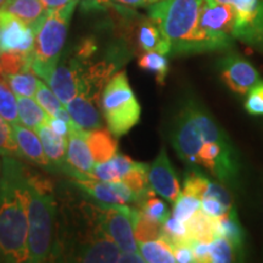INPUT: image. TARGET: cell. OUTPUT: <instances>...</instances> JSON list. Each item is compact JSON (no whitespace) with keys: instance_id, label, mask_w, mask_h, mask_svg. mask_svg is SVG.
<instances>
[{"instance_id":"21","label":"cell","mask_w":263,"mask_h":263,"mask_svg":"<svg viewBox=\"0 0 263 263\" xmlns=\"http://www.w3.org/2000/svg\"><path fill=\"white\" fill-rule=\"evenodd\" d=\"M0 9L31 26L34 33H37L39 26L48 14V10L44 8L41 0H6Z\"/></svg>"},{"instance_id":"35","label":"cell","mask_w":263,"mask_h":263,"mask_svg":"<svg viewBox=\"0 0 263 263\" xmlns=\"http://www.w3.org/2000/svg\"><path fill=\"white\" fill-rule=\"evenodd\" d=\"M239 255L226 238L217 236L210 242V259L212 263H229L238 261Z\"/></svg>"},{"instance_id":"16","label":"cell","mask_w":263,"mask_h":263,"mask_svg":"<svg viewBox=\"0 0 263 263\" xmlns=\"http://www.w3.org/2000/svg\"><path fill=\"white\" fill-rule=\"evenodd\" d=\"M147 180H149L150 188L155 194H159L167 201L173 203L180 195L178 177L164 147L160 150L159 155L156 156L151 166H149Z\"/></svg>"},{"instance_id":"19","label":"cell","mask_w":263,"mask_h":263,"mask_svg":"<svg viewBox=\"0 0 263 263\" xmlns=\"http://www.w3.org/2000/svg\"><path fill=\"white\" fill-rule=\"evenodd\" d=\"M72 120L83 130L101 128V117L95 101L83 94H78L66 104Z\"/></svg>"},{"instance_id":"24","label":"cell","mask_w":263,"mask_h":263,"mask_svg":"<svg viewBox=\"0 0 263 263\" xmlns=\"http://www.w3.org/2000/svg\"><path fill=\"white\" fill-rule=\"evenodd\" d=\"M137 43L144 51H157L163 55L171 54L170 43L164 38L159 26L150 17L141 22L138 28Z\"/></svg>"},{"instance_id":"38","label":"cell","mask_w":263,"mask_h":263,"mask_svg":"<svg viewBox=\"0 0 263 263\" xmlns=\"http://www.w3.org/2000/svg\"><path fill=\"white\" fill-rule=\"evenodd\" d=\"M155 193H151L146 197H144L141 201L138 203L139 206V210L143 213H145L146 216H149L150 218L155 219V221L163 223L166 222V219L171 216L170 210L167 207L166 202L162 201L161 199H157V197L154 196Z\"/></svg>"},{"instance_id":"12","label":"cell","mask_w":263,"mask_h":263,"mask_svg":"<svg viewBox=\"0 0 263 263\" xmlns=\"http://www.w3.org/2000/svg\"><path fill=\"white\" fill-rule=\"evenodd\" d=\"M35 33L31 26L0 9V52L20 51L31 54Z\"/></svg>"},{"instance_id":"28","label":"cell","mask_w":263,"mask_h":263,"mask_svg":"<svg viewBox=\"0 0 263 263\" xmlns=\"http://www.w3.org/2000/svg\"><path fill=\"white\" fill-rule=\"evenodd\" d=\"M138 251L147 263H173V249L163 239L149 240V241L138 242Z\"/></svg>"},{"instance_id":"25","label":"cell","mask_w":263,"mask_h":263,"mask_svg":"<svg viewBox=\"0 0 263 263\" xmlns=\"http://www.w3.org/2000/svg\"><path fill=\"white\" fill-rule=\"evenodd\" d=\"M134 162L136 161L132 160L129 156L116 154L108 161L94 164L91 177L94 179L105 180V182H121L122 177L130 170Z\"/></svg>"},{"instance_id":"13","label":"cell","mask_w":263,"mask_h":263,"mask_svg":"<svg viewBox=\"0 0 263 263\" xmlns=\"http://www.w3.org/2000/svg\"><path fill=\"white\" fill-rule=\"evenodd\" d=\"M222 81L233 93L246 95L259 82V74L248 60L229 54L218 62Z\"/></svg>"},{"instance_id":"1","label":"cell","mask_w":263,"mask_h":263,"mask_svg":"<svg viewBox=\"0 0 263 263\" xmlns=\"http://www.w3.org/2000/svg\"><path fill=\"white\" fill-rule=\"evenodd\" d=\"M28 170L17 157L3 156L0 177V257L28 259Z\"/></svg>"},{"instance_id":"18","label":"cell","mask_w":263,"mask_h":263,"mask_svg":"<svg viewBox=\"0 0 263 263\" xmlns=\"http://www.w3.org/2000/svg\"><path fill=\"white\" fill-rule=\"evenodd\" d=\"M12 132H14V139L16 141V145L18 147L21 159H26L31 161L35 166L41 167L45 171H55L54 167L48 156L45 155L44 149H43L42 141L39 139L38 134L35 130L31 128L22 126L20 123L12 124Z\"/></svg>"},{"instance_id":"17","label":"cell","mask_w":263,"mask_h":263,"mask_svg":"<svg viewBox=\"0 0 263 263\" xmlns=\"http://www.w3.org/2000/svg\"><path fill=\"white\" fill-rule=\"evenodd\" d=\"M120 255V248L101 230L72 252L71 261L87 263L118 262Z\"/></svg>"},{"instance_id":"36","label":"cell","mask_w":263,"mask_h":263,"mask_svg":"<svg viewBox=\"0 0 263 263\" xmlns=\"http://www.w3.org/2000/svg\"><path fill=\"white\" fill-rule=\"evenodd\" d=\"M200 209H201V199L180 193L178 199L173 202L172 216L178 221L186 222Z\"/></svg>"},{"instance_id":"29","label":"cell","mask_w":263,"mask_h":263,"mask_svg":"<svg viewBox=\"0 0 263 263\" xmlns=\"http://www.w3.org/2000/svg\"><path fill=\"white\" fill-rule=\"evenodd\" d=\"M2 80L10 85L16 97L29 98L34 97L42 82L32 70L18 72L15 74H6Z\"/></svg>"},{"instance_id":"48","label":"cell","mask_w":263,"mask_h":263,"mask_svg":"<svg viewBox=\"0 0 263 263\" xmlns=\"http://www.w3.org/2000/svg\"><path fill=\"white\" fill-rule=\"evenodd\" d=\"M115 2L128 6H149L160 0H115Z\"/></svg>"},{"instance_id":"3","label":"cell","mask_w":263,"mask_h":263,"mask_svg":"<svg viewBox=\"0 0 263 263\" xmlns=\"http://www.w3.org/2000/svg\"><path fill=\"white\" fill-rule=\"evenodd\" d=\"M202 0H160L149 5V17L162 32L172 55L197 54L196 29Z\"/></svg>"},{"instance_id":"20","label":"cell","mask_w":263,"mask_h":263,"mask_svg":"<svg viewBox=\"0 0 263 263\" xmlns=\"http://www.w3.org/2000/svg\"><path fill=\"white\" fill-rule=\"evenodd\" d=\"M37 134L42 141L45 155L58 171L65 172L67 168L66 162V149H67V138L60 136L52 130L49 124L44 123L38 128Z\"/></svg>"},{"instance_id":"22","label":"cell","mask_w":263,"mask_h":263,"mask_svg":"<svg viewBox=\"0 0 263 263\" xmlns=\"http://www.w3.org/2000/svg\"><path fill=\"white\" fill-rule=\"evenodd\" d=\"M110 130L97 128L85 132V140L97 163L105 162L117 154V141Z\"/></svg>"},{"instance_id":"11","label":"cell","mask_w":263,"mask_h":263,"mask_svg":"<svg viewBox=\"0 0 263 263\" xmlns=\"http://www.w3.org/2000/svg\"><path fill=\"white\" fill-rule=\"evenodd\" d=\"M84 68L85 64L82 59H66L64 61L59 60L51 74L49 76L48 85L64 105L80 94Z\"/></svg>"},{"instance_id":"45","label":"cell","mask_w":263,"mask_h":263,"mask_svg":"<svg viewBox=\"0 0 263 263\" xmlns=\"http://www.w3.org/2000/svg\"><path fill=\"white\" fill-rule=\"evenodd\" d=\"M194 258L195 262L199 263H210V244L201 241H194L192 244Z\"/></svg>"},{"instance_id":"31","label":"cell","mask_w":263,"mask_h":263,"mask_svg":"<svg viewBox=\"0 0 263 263\" xmlns=\"http://www.w3.org/2000/svg\"><path fill=\"white\" fill-rule=\"evenodd\" d=\"M138 65L141 70L155 76L159 84H164L167 73H168V60L166 55L157 51H144L138 60Z\"/></svg>"},{"instance_id":"46","label":"cell","mask_w":263,"mask_h":263,"mask_svg":"<svg viewBox=\"0 0 263 263\" xmlns=\"http://www.w3.org/2000/svg\"><path fill=\"white\" fill-rule=\"evenodd\" d=\"M45 123L49 124V126L52 128V130L57 132L58 134H60V136L65 137V138H68V134H70L71 128L67 123L65 122V121H62V120H60V118L51 116V115L48 114L47 122Z\"/></svg>"},{"instance_id":"9","label":"cell","mask_w":263,"mask_h":263,"mask_svg":"<svg viewBox=\"0 0 263 263\" xmlns=\"http://www.w3.org/2000/svg\"><path fill=\"white\" fill-rule=\"evenodd\" d=\"M199 164L210 171L215 178L230 189L238 188L240 162L233 143L206 141L199 151Z\"/></svg>"},{"instance_id":"41","label":"cell","mask_w":263,"mask_h":263,"mask_svg":"<svg viewBox=\"0 0 263 263\" xmlns=\"http://www.w3.org/2000/svg\"><path fill=\"white\" fill-rule=\"evenodd\" d=\"M246 95L245 110L254 116H263V82L259 81Z\"/></svg>"},{"instance_id":"50","label":"cell","mask_w":263,"mask_h":263,"mask_svg":"<svg viewBox=\"0 0 263 263\" xmlns=\"http://www.w3.org/2000/svg\"><path fill=\"white\" fill-rule=\"evenodd\" d=\"M5 2H6V0H0V8H2V6L5 4Z\"/></svg>"},{"instance_id":"2","label":"cell","mask_w":263,"mask_h":263,"mask_svg":"<svg viewBox=\"0 0 263 263\" xmlns=\"http://www.w3.org/2000/svg\"><path fill=\"white\" fill-rule=\"evenodd\" d=\"M49 179L29 172L28 259L29 263L48 261L52 250V234L57 218V201Z\"/></svg>"},{"instance_id":"5","label":"cell","mask_w":263,"mask_h":263,"mask_svg":"<svg viewBox=\"0 0 263 263\" xmlns=\"http://www.w3.org/2000/svg\"><path fill=\"white\" fill-rule=\"evenodd\" d=\"M101 111L115 137L124 136L139 122L141 107L124 72H118L105 85Z\"/></svg>"},{"instance_id":"8","label":"cell","mask_w":263,"mask_h":263,"mask_svg":"<svg viewBox=\"0 0 263 263\" xmlns=\"http://www.w3.org/2000/svg\"><path fill=\"white\" fill-rule=\"evenodd\" d=\"M170 140L183 162L190 166L199 164V151L205 141L199 126L194 120L188 100L184 101L174 115L170 130Z\"/></svg>"},{"instance_id":"23","label":"cell","mask_w":263,"mask_h":263,"mask_svg":"<svg viewBox=\"0 0 263 263\" xmlns=\"http://www.w3.org/2000/svg\"><path fill=\"white\" fill-rule=\"evenodd\" d=\"M215 224L216 235L226 238L230 244L234 246L239 257H244L245 233L238 219L235 207L233 210H230L228 213H226V215L218 217V218H215Z\"/></svg>"},{"instance_id":"7","label":"cell","mask_w":263,"mask_h":263,"mask_svg":"<svg viewBox=\"0 0 263 263\" xmlns=\"http://www.w3.org/2000/svg\"><path fill=\"white\" fill-rule=\"evenodd\" d=\"M95 221L103 232L123 252H139L134 236V221L138 209L128 205L98 202L93 206Z\"/></svg>"},{"instance_id":"37","label":"cell","mask_w":263,"mask_h":263,"mask_svg":"<svg viewBox=\"0 0 263 263\" xmlns=\"http://www.w3.org/2000/svg\"><path fill=\"white\" fill-rule=\"evenodd\" d=\"M210 179L203 174L201 171L196 170L195 167L189 168L184 176V189L183 194L197 196L202 199L207 188H209Z\"/></svg>"},{"instance_id":"33","label":"cell","mask_w":263,"mask_h":263,"mask_svg":"<svg viewBox=\"0 0 263 263\" xmlns=\"http://www.w3.org/2000/svg\"><path fill=\"white\" fill-rule=\"evenodd\" d=\"M161 233H162V223L150 218L138 209L136 221H134V236L137 241L143 242L159 239Z\"/></svg>"},{"instance_id":"15","label":"cell","mask_w":263,"mask_h":263,"mask_svg":"<svg viewBox=\"0 0 263 263\" xmlns=\"http://www.w3.org/2000/svg\"><path fill=\"white\" fill-rule=\"evenodd\" d=\"M66 162L67 168L65 173L73 179L93 178L91 171L94 168L95 161L85 140V130L82 128L70 130L66 149Z\"/></svg>"},{"instance_id":"6","label":"cell","mask_w":263,"mask_h":263,"mask_svg":"<svg viewBox=\"0 0 263 263\" xmlns=\"http://www.w3.org/2000/svg\"><path fill=\"white\" fill-rule=\"evenodd\" d=\"M236 12L230 5L202 0L196 29V51L226 50L235 39Z\"/></svg>"},{"instance_id":"49","label":"cell","mask_w":263,"mask_h":263,"mask_svg":"<svg viewBox=\"0 0 263 263\" xmlns=\"http://www.w3.org/2000/svg\"><path fill=\"white\" fill-rule=\"evenodd\" d=\"M41 2L44 5V8L49 11V10H54L60 8V6H64L67 3L72 2V0H41Z\"/></svg>"},{"instance_id":"30","label":"cell","mask_w":263,"mask_h":263,"mask_svg":"<svg viewBox=\"0 0 263 263\" xmlns=\"http://www.w3.org/2000/svg\"><path fill=\"white\" fill-rule=\"evenodd\" d=\"M147 171H149V164L134 162L133 166L130 167V170L122 177V182L126 184L132 192L139 195L140 201L144 197L149 195V194L155 193L149 185Z\"/></svg>"},{"instance_id":"4","label":"cell","mask_w":263,"mask_h":263,"mask_svg":"<svg viewBox=\"0 0 263 263\" xmlns=\"http://www.w3.org/2000/svg\"><path fill=\"white\" fill-rule=\"evenodd\" d=\"M77 3L72 0L60 8L49 10L35 33L31 70L45 82L60 60Z\"/></svg>"},{"instance_id":"14","label":"cell","mask_w":263,"mask_h":263,"mask_svg":"<svg viewBox=\"0 0 263 263\" xmlns=\"http://www.w3.org/2000/svg\"><path fill=\"white\" fill-rule=\"evenodd\" d=\"M81 192L89 195L97 202L128 205L139 203L140 197L132 192L122 180L121 182H105L94 178L72 180Z\"/></svg>"},{"instance_id":"47","label":"cell","mask_w":263,"mask_h":263,"mask_svg":"<svg viewBox=\"0 0 263 263\" xmlns=\"http://www.w3.org/2000/svg\"><path fill=\"white\" fill-rule=\"evenodd\" d=\"M118 262H130V263H143L145 262L144 258L141 257L139 252H123L121 251Z\"/></svg>"},{"instance_id":"51","label":"cell","mask_w":263,"mask_h":263,"mask_svg":"<svg viewBox=\"0 0 263 263\" xmlns=\"http://www.w3.org/2000/svg\"><path fill=\"white\" fill-rule=\"evenodd\" d=\"M0 177H2V160H0Z\"/></svg>"},{"instance_id":"10","label":"cell","mask_w":263,"mask_h":263,"mask_svg":"<svg viewBox=\"0 0 263 263\" xmlns=\"http://www.w3.org/2000/svg\"><path fill=\"white\" fill-rule=\"evenodd\" d=\"M230 5L236 12L235 39L263 52V0H206Z\"/></svg>"},{"instance_id":"27","label":"cell","mask_w":263,"mask_h":263,"mask_svg":"<svg viewBox=\"0 0 263 263\" xmlns=\"http://www.w3.org/2000/svg\"><path fill=\"white\" fill-rule=\"evenodd\" d=\"M18 120L22 126L37 130L42 124L47 122L48 114L37 101L29 97H17Z\"/></svg>"},{"instance_id":"32","label":"cell","mask_w":263,"mask_h":263,"mask_svg":"<svg viewBox=\"0 0 263 263\" xmlns=\"http://www.w3.org/2000/svg\"><path fill=\"white\" fill-rule=\"evenodd\" d=\"M32 52L25 54L20 51L0 52V80L6 74L31 70Z\"/></svg>"},{"instance_id":"34","label":"cell","mask_w":263,"mask_h":263,"mask_svg":"<svg viewBox=\"0 0 263 263\" xmlns=\"http://www.w3.org/2000/svg\"><path fill=\"white\" fill-rule=\"evenodd\" d=\"M0 116L11 124L20 123L17 100L9 84L3 80H0Z\"/></svg>"},{"instance_id":"39","label":"cell","mask_w":263,"mask_h":263,"mask_svg":"<svg viewBox=\"0 0 263 263\" xmlns=\"http://www.w3.org/2000/svg\"><path fill=\"white\" fill-rule=\"evenodd\" d=\"M0 156H12L21 159V154L14 139L12 124L2 116H0Z\"/></svg>"},{"instance_id":"40","label":"cell","mask_w":263,"mask_h":263,"mask_svg":"<svg viewBox=\"0 0 263 263\" xmlns=\"http://www.w3.org/2000/svg\"><path fill=\"white\" fill-rule=\"evenodd\" d=\"M35 100L41 106L44 108V111L51 116H54L58 112V110L64 106L61 100L57 97V94L51 90V88L45 83L41 82L37 91H35Z\"/></svg>"},{"instance_id":"44","label":"cell","mask_w":263,"mask_h":263,"mask_svg":"<svg viewBox=\"0 0 263 263\" xmlns=\"http://www.w3.org/2000/svg\"><path fill=\"white\" fill-rule=\"evenodd\" d=\"M172 249H173V254H174V258H176V262H179V263L195 262V258H194V254H193V249L190 244L177 245Z\"/></svg>"},{"instance_id":"43","label":"cell","mask_w":263,"mask_h":263,"mask_svg":"<svg viewBox=\"0 0 263 263\" xmlns=\"http://www.w3.org/2000/svg\"><path fill=\"white\" fill-rule=\"evenodd\" d=\"M205 196L209 197H215V199L219 200L222 203H224L227 207H234V203H233V197L230 195V193L228 192V189L223 185L222 183H212L210 182L209 188H207Z\"/></svg>"},{"instance_id":"26","label":"cell","mask_w":263,"mask_h":263,"mask_svg":"<svg viewBox=\"0 0 263 263\" xmlns=\"http://www.w3.org/2000/svg\"><path fill=\"white\" fill-rule=\"evenodd\" d=\"M186 228L192 241H201L210 244L216 235L215 218L209 216L202 210H199L196 213L186 221Z\"/></svg>"},{"instance_id":"42","label":"cell","mask_w":263,"mask_h":263,"mask_svg":"<svg viewBox=\"0 0 263 263\" xmlns=\"http://www.w3.org/2000/svg\"><path fill=\"white\" fill-rule=\"evenodd\" d=\"M201 209L209 216L213 217V218H218V217L228 213L234 207H227L224 203H222L219 200L215 199V197L205 196L201 199Z\"/></svg>"}]
</instances>
